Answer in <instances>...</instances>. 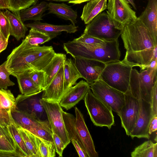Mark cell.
Wrapping results in <instances>:
<instances>
[{"mask_svg":"<svg viewBox=\"0 0 157 157\" xmlns=\"http://www.w3.org/2000/svg\"><path fill=\"white\" fill-rule=\"evenodd\" d=\"M126 50L122 60L132 67L138 66L142 70L157 59V44H155L148 29L137 18L125 25L121 34Z\"/></svg>","mask_w":157,"mask_h":157,"instance_id":"6da1fadb","label":"cell"},{"mask_svg":"<svg viewBox=\"0 0 157 157\" xmlns=\"http://www.w3.org/2000/svg\"><path fill=\"white\" fill-rule=\"evenodd\" d=\"M56 53L52 46L39 45L28 48L22 41L7 57L6 67L13 76L25 71L41 70L50 62Z\"/></svg>","mask_w":157,"mask_h":157,"instance_id":"7a4b0ae2","label":"cell"},{"mask_svg":"<svg viewBox=\"0 0 157 157\" xmlns=\"http://www.w3.org/2000/svg\"><path fill=\"white\" fill-rule=\"evenodd\" d=\"M63 45L67 53L74 58L94 59L106 64L119 61L121 57L118 40L107 41L105 45L87 44L73 40Z\"/></svg>","mask_w":157,"mask_h":157,"instance_id":"3957f363","label":"cell"},{"mask_svg":"<svg viewBox=\"0 0 157 157\" xmlns=\"http://www.w3.org/2000/svg\"><path fill=\"white\" fill-rule=\"evenodd\" d=\"M157 70L147 68L139 72L136 69H132L129 90L134 97L151 104L154 87L157 82Z\"/></svg>","mask_w":157,"mask_h":157,"instance_id":"277c9868","label":"cell"},{"mask_svg":"<svg viewBox=\"0 0 157 157\" xmlns=\"http://www.w3.org/2000/svg\"><path fill=\"white\" fill-rule=\"evenodd\" d=\"M132 67L120 60L106 64L99 79L124 93L129 89Z\"/></svg>","mask_w":157,"mask_h":157,"instance_id":"5b68a950","label":"cell"},{"mask_svg":"<svg viewBox=\"0 0 157 157\" xmlns=\"http://www.w3.org/2000/svg\"><path fill=\"white\" fill-rule=\"evenodd\" d=\"M122 29L107 13H101L86 26L83 33L105 41L118 40Z\"/></svg>","mask_w":157,"mask_h":157,"instance_id":"8992f818","label":"cell"},{"mask_svg":"<svg viewBox=\"0 0 157 157\" xmlns=\"http://www.w3.org/2000/svg\"><path fill=\"white\" fill-rule=\"evenodd\" d=\"M90 119L97 126L106 127L110 129L114 124L111 108L96 96L90 89L84 99Z\"/></svg>","mask_w":157,"mask_h":157,"instance_id":"52a82bcc","label":"cell"},{"mask_svg":"<svg viewBox=\"0 0 157 157\" xmlns=\"http://www.w3.org/2000/svg\"><path fill=\"white\" fill-rule=\"evenodd\" d=\"M40 102L44 109L53 133L60 138L66 147L71 141L65 125L61 106L56 101L41 99Z\"/></svg>","mask_w":157,"mask_h":157,"instance_id":"ba28073f","label":"cell"},{"mask_svg":"<svg viewBox=\"0 0 157 157\" xmlns=\"http://www.w3.org/2000/svg\"><path fill=\"white\" fill-rule=\"evenodd\" d=\"M94 94L118 114L124 103V93L98 79L89 84Z\"/></svg>","mask_w":157,"mask_h":157,"instance_id":"9c48e42d","label":"cell"},{"mask_svg":"<svg viewBox=\"0 0 157 157\" xmlns=\"http://www.w3.org/2000/svg\"><path fill=\"white\" fill-rule=\"evenodd\" d=\"M107 9L109 17L121 29L137 18L136 12L126 0H108Z\"/></svg>","mask_w":157,"mask_h":157,"instance_id":"30bf717a","label":"cell"},{"mask_svg":"<svg viewBox=\"0 0 157 157\" xmlns=\"http://www.w3.org/2000/svg\"><path fill=\"white\" fill-rule=\"evenodd\" d=\"M140 107L139 100L132 95L129 89L124 93V104L117 114L120 118L122 126L128 136H129L135 126Z\"/></svg>","mask_w":157,"mask_h":157,"instance_id":"8fae6325","label":"cell"},{"mask_svg":"<svg viewBox=\"0 0 157 157\" xmlns=\"http://www.w3.org/2000/svg\"><path fill=\"white\" fill-rule=\"evenodd\" d=\"M44 90L32 95H18L15 98V109L33 116L38 119L44 120L46 115L44 109L40 102Z\"/></svg>","mask_w":157,"mask_h":157,"instance_id":"7c38bea8","label":"cell"},{"mask_svg":"<svg viewBox=\"0 0 157 157\" xmlns=\"http://www.w3.org/2000/svg\"><path fill=\"white\" fill-rule=\"evenodd\" d=\"M74 63L82 78L89 84L99 79L106 63L102 62L82 58L75 57Z\"/></svg>","mask_w":157,"mask_h":157,"instance_id":"4fadbf2b","label":"cell"},{"mask_svg":"<svg viewBox=\"0 0 157 157\" xmlns=\"http://www.w3.org/2000/svg\"><path fill=\"white\" fill-rule=\"evenodd\" d=\"M140 110L138 118L129 136L133 139L144 138L149 139V128L152 117L151 103L142 99L139 100Z\"/></svg>","mask_w":157,"mask_h":157,"instance_id":"5bb4252c","label":"cell"},{"mask_svg":"<svg viewBox=\"0 0 157 157\" xmlns=\"http://www.w3.org/2000/svg\"><path fill=\"white\" fill-rule=\"evenodd\" d=\"M75 127L76 133L83 149L89 157H98L94 142L86 124L83 116L79 110L76 107Z\"/></svg>","mask_w":157,"mask_h":157,"instance_id":"9a60e30c","label":"cell"},{"mask_svg":"<svg viewBox=\"0 0 157 157\" xmlns=\"http://www.w3.org/2000/svg\"><path fill=\"white\" fill-rule=\"evenodd\" d=\"M88 83L81 80L74 86L70 87L65 93L59 102L60 105L68 110L83 99L86 94L90 89Z\"/></svg>","mask_w":157,"mask_h":157,"instance_id":"2e32d148","label":"cell"},{"mask_svg":"<svg viewBox=\"0 0 157 157\" xmlns=\"http://www.w3.org/2000/svg\"><path fill=\"white\" fill-rule=\"evenodd\" d=\"M65 93L63 65L50 83L44 90L42 99L59 102Z\"/></svg>","mask_w":157,"mask_h":157,"instance_id":"e0dca14e","label":"cell"},{"mask_svg":"<svg viewBox=\"0 0 157 157\" xmlns=\"http://www.w3.org/2000/svg\"><path fill=\"white\" fill-rule=\"evenodd\" d=\"M150 32L155 44H157V1L149 0L144 10L138 17Z\"/></svg>","mask_w":157,"mask_h":157,"instance_id":"ac0fdd59","label":"cell"},{"mask_svg":"<svg viewBox=\"0 0 157 157\" xmlns=\"http://www.w3.org/2000/svg\"><path fill=\"white\" fill-rule=\"evenodd\" d=\"M25 25L27 27L33 28L47 34L51 39L60 34L62 32L64 31L70 33H75L77 31L78 27L72 24L56 25L43 23L39 21Z\"/></svg>","mask_w":157,"mask_h":157,"instance_id":"d6986e66","label":"cell"},{"mask_svg":"<svg viewBox=\"0 0 157 157\" xmlns=\"http://www.w3.org/2000/svg\"><path fill=\"white\" fill-rule=\"evenodd\" d=\"M47 9L48 10V13L53 14L60 18L70 21L74 25L77 23L78 16L76 10H74L71 6L64 3H49Z\"/></svg>","mask_w":157,"mask_h":157,"instance_id":"ffe728a7","label":"cell"},{"mask_svg":"<svg viewBox=\"0 0 157 157\" xmlns=\"http://www.w3.org/2000/svg\"><path fill=\"white\" fill-rule=\"evenodd\" d=\"M107 0H92L84 6L81 18L85 24H88L96 16L107 9Z\"/></svg>","mask_w":157,"mask_h":157,"instance_id":"44dd1931","label":"cell"},{"mask_svg":"<svg viewBox=\"0 0 157 157\" xmlns=\"http://www.w3.org/2000/svg\"><path fill=\"white\" fill-rule=\"evenodd\" d=\"M48 5V3L45 1L36 3L31 7L20 10L18 17L23 22L28 20H42L43 14L47 9Z\"/></svg>","mask_w":157,"mask_h":157,"instance_id":"7402d4cb","label":"cell"},{"mask_svg":"<svg viewBox=\"0 0 157 157\" xmlns=\"http://www.w3.org/2000/svg\"><path fill=\"white\" fill-rule=\"evenodd\" d=\"M66 59L65 54L56 53L50 62L42 70L45 73L44 89L53 80Z\"/></svg>","mask_w":157,"mask_h":157,"instance_id":"603a6c76","label":"cell"},{"mask_svg":"<svg viewBox=\"0 0 157 157\" xmlns=\"http://www.w3.org/2000/svg\"><path fill=\"white\" fill-rule=\"evenodd\" d=\"M21 94L28 95L36 94L42 90L36 85L32 80L29 74V71H25L15 74Z\"/></svg>","mask_w":157,"mask_h":157,"instance_id":"cb8c5ba5","label":"cell"},{"mask_svg":"<svg viewBox=\"0 0 157 157\" xmlns=\"http://www.w3.org/2000/svg\"><path fill=\"white\" fill-rule=\"evenodd\" d=\"M64 86L65 92L70 87L76 84L77 81L82 77L71 58L63 62Z\"/></svg>","mask_w":157,"mask_h":157,"instance_id":"d4e9b609","label":"cell"},{"mask_svg":"<svg viewBox=\"0 0 157 157\" xmlns=\"http://www.w3.org/2000/svg\"><path fill=\"white\" fill-rule=\"evenodd\" d=\"M3 13L9 22L10 35L14 36L17 40L24 38L28 29L20 17L8 10Z\"/></svg>","mask_w":157,"mask_h":157,"instance_id":"484cf974","label":"cell"},{"mask_svg":"<svg viewBox=\"0 0 157 157\" xmlns=\"http://www.w3.org/2000/svg\"><path fill=\"white\" fill-rule=\"evenodd\" d=\"M10 114L15 125L25 129L40 125L45 121L38 119L15 109L11 111Z\"/></svg>","mask_w":157,"mask_h":157,"instance_id":"4316f807","label":"cell"},{"mask_svg":"<svg viewBox=\"0 0 157 157\" xmlns=\"http://www.w3.org/2000/svg\"><path fill=\"white\" fill-rule=\"evenodd\" d=\"M51 39L47 34L37 29L31 28L28 35L22 41L28 48H31L47 42Z\"/></svg>","mask_w":157,"mask_h":157,"instance_id":"83f0119b","label":"cell"},{"mask_svg":"<svg viewBox=\"0 0 157 157\" xmlns=\"http://www.w3.org/2000/svg\"><path fill=\"white\" fill-rule=\"evenodd\" d=\"M17 127L31 155V157H40L36 136L26 129L19 126Z\"/></svg>","mask_w":157,"mask_h":157,"instance_id":"f1b7e54d","label":"cell"},{"mask_svg":"<svg viewBox=\"0 0 157 157\" xmlns=\"http://www.w3.org/2000/svg\"><path fill=\"white\" fill-rule=\"evenodd\" d=\"M132 157H157V143L151 140L144 142L136 147L131 153Z\"/></svg>","mask_w":157,"mask_h":157,"instance_id":"f546056e","label":"cell"},{"mask_svg":"<svg viewBox=\"0 0 157 157\" xmlns=\"http://www.w3.org/2000/svg\"><path fill=\"white\" fill-rule=\"evenodd\" d=\"M32 133L48 141L54 143L53 132L48 120H45L41 124L26 129Z\"/></svg>","mask_w":157,"mask_h":157,"instance_id":"4dcf8cb0","label":"cell"},{"mask_svg":"<svg viewBox=\"0 0 157 157\" xmlns=\"http://www.w3.org/2000/svg\"><path fill=\"white\" fill-rule=\"evenodd\" d=\"M0 150L11 151L18 150L21 153L17 147L7 128L3 127L1 125H0Z\"/></svg>","mask_w":157,"mask_h":157,"instance_id":"1f68e13d","label":"cell"},{"mask_svg":"<svg viewBox=\"0 0 157 157\" xmlns=\"http://www.w3.org/2000/svg\"><path fill=\"white\" fill-rule=\"evenodd\" d=\"M7 128L17 147L25 157H31L22 136L14 123L8 126Z\"/></svg>","mask_w":157,"mask_h":157,"instance_id":"d6a6232c","label":"cell"},{"mask_svg":"<svg viewBox=\"0 0 157 157\" xmlns=\"http://www.w3.org/2000/svg\"><path fill=\"white\" fill-rule=\"evenodd\" d=\"M0 103L2 106L9 113L15 108V98L10 90L0 89Z\"/></svg>","mask_w":157,"mask_h":157,"instance_id":"836d02e7","label":"cell"},{"mask_svg":"<svg viewBox=\"0 0 157 157\" xmlns=\"http://www.w3.org/2000/svg\"><path fill=\"white\" fill-rule=\"evenodd\" d=\"M36 136L40 157H55L56 149L54 143L46 141Z\"/></svg>","mask_w":157,"mask_h":157,"instance_id":"e575fe53","label":"cell"},{"mask_svg":"<svg viewBox=\"0 0 157 157\" xmlns=\"http://www.w3.org/2000/svg\"><path fill=\"white\" fill-rule=\"evenodd\" d=\"M9 8L8 9L18 16L20 10L29 7L36 3V0H9Z\"/></svg>","mask_w":157,"mask_h":157,"instance_id":"d590c367","label":"cell"},{"mask_svg":"<svg viewBox=\"0 0 157 157\" xmlns=\"http://www.w3.org/2000/svg\"><path fill=\"white\" fill-rule=\"evenodd\" d=\"M6 61L0 65V89H7L8 86L15 84L10 78V73L6 67Z\"/></svg>","mask_w":157,"mask_h":157,"instance_id":"8d00e7d4","label":"cell"},{"mask_svg":"<svg viewBox=\"0 0 157 157\" xmlns=\"http://www.w3.org/2000/svg\"><path fill=\"white\" fill-rule=\"evenodd\" d=\"M30 76L34 83L41 90H44L45 73L42 70L29 71Z\"/></svg>","mask_w":157,"mask_h":157,"instance_id":"74e56055","label":"cell"},{"mask_svg":"<svg viewBox=\"0 0 157 157\" xmlns=\"http://www.w3.org/2000/svg\"><path fill=\"white\" fill-rule=\"evenodd\" d=\"M0 31L4 37L8 39L10 35L9 22L3 12L1 11H0Z\"/></svg>","mask_w":157,"mask_h":157,"instance_id":"f35d334b","label":"cell"},{"mask_svg":"<svg viewBox=\"0 0 157 157\" xmlns=\"http://www.w3.org/2000/svg\"><path fill=\"white\" fill-rule=\"evenodd\" d=\"M74 40L77 41L87 44L100 45H105L107 42L88 36L83 33L78 38Z\"/></svg>","mask_w":157,"mask_h":157,"instance_id":"ab89813d","label":"cell"},{"mask_svg":"<svg viewBox=\"0 0 157 157\" xmlns=\"http://www.w3.org/2000/svg\"><path fill=\"white\" fill-rule=\"evenodd\" d=\"M13 123L11 114L7 112L2 106L0 103V125L7 128Z\"/></svg>","mask_w":157,"mask_h":157,"instance_id":"60d3db41","label":"cell"},{"mask_svg":"<svg viewBox=\"0 0 157 157\" xmlns=\"http://www.w3.org/2000/svg\"><path fill=\"white\" fill-rule=\"evenodd\" d=\"M53 138L55 146L56 152L59 157H62L63 153L65 147L60 138L55 133H53Z\"/></svg>","mask_w":157,"mask_h":157,"instance_id":"b9f144b4","label":"cell"},{"mask_svg":"<svg viewBox=\"0 0 157 157\" xmlns=\"http://www.w3.org/2000/svg\"><path fill=\"white\" fill-rule=\"evenodd\" d=\"M151 104L152 117L157 116V82L154 87Z\"/></svg>","mask_w":157,"mask_h":157,"instance_id":"7bdbcfd3","label":"cell"},{"mask_svg":"<svg viewBox=\"0 0 157 157\" xmlns=\"http://www.w3.org/2000/svg\"><path fill=\"white\" fill-rule=\"evenodd\" d=\"M25 157L19 151H13L0 150V157Z\"/></svg>","mask_w":157,"mask_h":157,"instance_id":"ee69618b","label":"cell"},{"mask_svg":"<svg viewBox=\"0 0 157 157\" xmlns=\"http://www.w3.org/2000/svg\"><path fill=\"white\" fill-rule=\"evenodd\" d=\"M80 157H89L88 155L80 145L77 141L73 139L71 140Z\"/></svg>","mask_w":157,"mask_h":157,"instance_id":"f6af8a7d","label":"cell"},{"mask_svg":"<svg viewBox=\"0 0 157 157\" xmlns=\"http://www.w3.org/2000/svg\"><path fill=\"white\" fill-rule=\"evenodd\" d=\"M157 129V116L152 117L150 123L149 134L150 135Z\"/></svg>","mask_w":157,"mask_h":157,"instance_id":"bcb514c9","label":"cell"},{"mask_svg":"<svg viewBox=\"0 0 157 157\" xmlns=\"http://www.w3.org/2000/svg\"><path fill=\"white\" fill-rule=\"evenodd\" d=\"M8 40L4 37L0 31V53L6 48Z\"/></svg>","mask_w":157,"mask_h":157,"instance_id":"7dc6e473","label":"cell"},{"mask_svg":"<svg viewBox=\"0 0 157 157\" xmlns=\"http://www.w3.org/2000/svg\"><path fill=\"white\" fill-rule=\"evenodd\" d=\"M9 8V0H0V9H8Z\"/></svg>","mask_w":157,"mask_h":157,"instance_id":"c3c4849f","label":"cell"},{"mask_svg":"<svg viewBox=\"0 0 157 157\" xmlns=\"http://www.w3.org/2000/svg\"><path fill=\"white\" fill-rule=\"evenodd\" d=\"M157 69V59L152 61L147 67L146 68Z\"/></svg>","mask_w":157,"mask_h":157,"instance_id":"681fc988","label":"cell"},{"mask_svg":"<svg viewBox=\"0 0 157 157\" xmlns=\"http://www.w3.org/2000/svg\"><path fill=\"white\" fill-rule=\"evenodd\" d=\"M93 0H67L68 3L73 4H79L85 2Z\"/></svg>","mask_w":157,"mask_h":157,"instance_id":"f907efd6","label":"cell"},{"mask_svg":"<svg viewBox=\"0 0 157 157\" xmlns=\"http://www.w3.org/2000/svg\"><path fill=\"white\" fill-rule=\"evenodd\" d=\"M128 1V2L131 4L132 6L133 7L135 10H136V7L135 6V4L133 0H126Z\"/></svg>","mask_w":157,"mask_h":157,"instance_id":"816d5d0a","label":"cell"},{"mask_svg":"<svg viewBox=\"0 0 157 157\" xmlns=\"http://www.w3.org/2000/svg\"><path fill=\"white\" fill-rule=\"evenodd\" d=\"M37 1L38 0H36ZM48 1H53L59 2H67V0H46Z\"/></svg>","mask_w":157,"mask_h":157,"instance_id":"f5cc1de1","label":"cell"}]
</instances>
